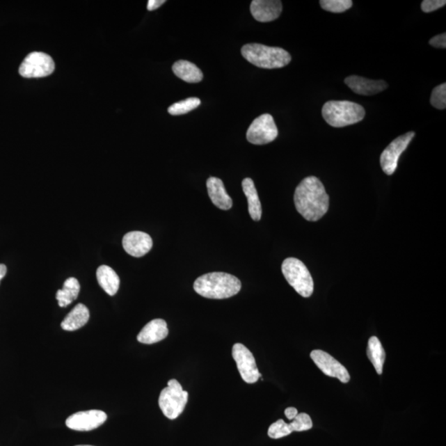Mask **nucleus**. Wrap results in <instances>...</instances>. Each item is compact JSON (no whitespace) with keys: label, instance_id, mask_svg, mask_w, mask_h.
I'll list each match as a JSON object with an SVG mask.
<instances>
[{"label":"nucleus","instance_id":"obj_1","mask_svg":"<svg viewBox=\"0 0 446 446\" xmlns=\"http://www.w3.org/2000/svg\"><path fill=\"white\" fill-rule=\"evenodd\" d=\"M294 205L309 222H316L324 217L329 209V196L321 180L315 176L302 180L295 189Z\"/></svg>","mask_w":446,"mask_h":446},{"label":"nucleus","instance_id":"obj_2","mask_svg":"<svg viewBox=\"0 0 446 446\" xmlns=\"http://www.w3.org/2000/svg\"><path fill=\"white\" fill-rule=\"evenodd\" d=\"M241 282L236 276L223 272H214L198 277L193 289L202 297L225 299L240 292Z\"/></svg>","mask_w":446,"mask_h":446},{"label":"nucleus","instance_id":"obj_3","mask_svg":"<svg viewBox=\"0 0 446 446\" xmlns=\"http://www.w3.org/2000/svg\"><path fill=\"white\" fill-rule=\"evenodd\" d=\"M241 54L250 63L263 69H279L290 63L292 57L282 48L272 47L259 43L243 46Z\"/></svg>","mask_w":446,"mask_h":446},{"label":"nucleus","instance_id":"obj_4","mask_svg":"<svg viewBox=\"0 0 446 446\" xmlns=\"http://www.w3.org/2000/svg\"><path fill=\"white\" fill-rule=\"evenodd\" d=\"M365 109L351 101H328L322 108V117L329 125L343 127L363 120Z\"/></svg>","mask_w":446,"mask_h":446},{"label":"nucleus","instance_id":"obj_5","mask_svg":"<svg viewBox=\"0 0 446 446\" xmlns=\"http://www.w3.org/2000/svg\"><path fill=\"white\" fill-rule=\"evenodd\" d=\"M282 272L296 292L304 298L311 297L314 289V282L310 272L301 260L287 258L282 264Z\"/></svg>","mask_w":446,"mask_h":446},{"label":"nucleus","instance_id":"obj_6","mask_svg":"<svg viewBox=\"0 0 446 446\" xmlns=\"http://www.w3.org/2000/svg\"><path fill=\"white\" fill-rule=\"evenodd\" d=\"M188 399V392L183 390L176 379H171L161 392L159 406L167 418L175 420L184 412Z\"/></svg>","mask_w":446,"mask_h":446},{"label":"nucleus","instance_id":"obj_7","mask_svg":"<svg viewBox=\"0 0 446 446\" xmlns=\"http://www.w3.org/2000/svg\"><path fill=\"white\" fill-rule=\"evenodd\" d=\"M279 132L271 114H262L255 118L247 130L246 138L254 145H266L277 138Z\"/></svg>","mask_w":446,"mask_h":446},{"label":"nucleus","instance_id":"obj_8","mask_svg":"<svg viewBox=\"0 0 446 446\" xmlns=\"http://www.w3.org/2000/svg\"><path fill=\"white\" fill-rule=\"evenodd\" d=\"M54 70V61L49 55L32 52L22 63L19 74L24 78H42L50 76Z\"/></svg>","mask_w":446,"mask_h":446},{"label":"nucleus","instance_id":"obj_9","mask_svg":"<svg viewBox=\"0 0 446 446\" xmlns=\"http://www.w3.org/2000/svg\"><path fill=\"white\" fill-rule=\"evenodd\" d=\"M232 357L235 360L241 377L247 383H255L262 378L255 357L244 344L237 343L232 347Z\"/></svg>","mask_w":446,"mask_h":446},{"label":"nucleus","instance_id":"obj_10","mask_svg":"<svg viewBox=\"0 0 446 446\" xmlns=\"http://www.w3.org/2000/svg\"><path fill=\"white\" fill-rule=\"evenodd\" d=\"M414 136L415 132H409L392 141L384 150L381 157V164L384 173L388 175L395 173L401 154L408 148Z\"/></svg>","mask_w":446,"mask_h":446},{"label":"nucleus","instance_id":"obj_11","mask_svg":"<svg viewBox=\"0 0 446 446\" xmlns=\"http://www.w3.org/2000/svg\"><path fill=\"white\" fill-rule=\"evenodd\" d=\"M108 416L103 411L90 410L74 413L65 421L70 429L78 431H90L102 426Z\"/></svg>","mask_w":446,"mask_h":446},{"label":"nucleus","instance_id":"obj_12","mask_svg":"<svg viewBox=\"0 0 446 446\" xmlns=\"http://www.w3.org/2000/svg\"><path fill=\"white\" fill-rule=\"evenodd\" d=\"M311 359L319 369L329 377L337 378L340 381L347 383L351 376L347 369L335 358L324 351L314 350L311 352Z\"/></svg>","mask_w":446,"mask_h":446},{"label":"nucleus","instance_id":"obj_13","mask_svg":"<svg viewBox=\"0 0 446 446\" xmlns=\"http://www.w3.org/2000/svg\"><path fill=\"white\" fill-rule=\"evenodd\" d=\"M152 246L151 236L143 232H130L122 238L123 248L128 255L134 257H143L152 250Z\"/></svg>","mask_w":446,"mask_h":446},{"label":"nucleus","instance_id":"obj_14","mask_svg":"<svg viewBox=\"0 0 446 446\" xmlns=\"http://www.w3.org/2000/svg\"><path fill=\"white\" fill-rule=\"evenodd\" d=\"M282 2L280 0H254L250 4V13L255 20L269 23L281 15Z\"/></svg>","mask_w":446,"mask_h":446},{"label":"nucleus","instance_id":"obj_15","mask_svg":"<svg viewBox=\"0 0 446 446\" xmlns=\"http://www.w3.org/2000/svg\"><path fill=\"white\" fill-rule=\"evenodd\" d=\"M344 83L357 95L370 96L385 90L388 83L383 81H373L357 76H351L344 79Z\"/></svg>","mask_w":446,"mask_h":446},{"label":"nucleus","instance_id":"obj_16","mask_svg":"<svg viewBox=\"0 0 446 446\" xmlns=\"http://www.w3.org/2000/svg\"><path fill=\"white\" fill-rule=\"evenodd\" d=\"M168 334L169 330L166 321L163 319H154L141 329L136 338L140 343L152 344L163 341L167 337Z\"/></svg>","mask_w":446,"mask_h":446},{"label":"nucleus","instance_id":"obj_17","mask_svg":"<svg viewBox=\"0 0 446 446\" xmlns=\"http://www.w3.org/2000/svg\"><path fill=\"white\" fill-rule=\"evenodd\" d=\"M207 193L213 204L222 210L232 209V200L225 189L222 180L210 177L207 180Z\"/></svg>","mask_w":446,"mask_h":446},{"label":"nucleus","instance_id":"obj_18","mask_svg":"<svg viewBox=\"0 0 446 446\" xmlns=\"http://www.w3.org/2000/svg\"><path fill=\"white\" fill-rule=\"evenodd\" d=\"M90 316L89 309L83 303H79L61 322V328L67 332L79 330L86 325L90 320Z\"/></svg>","mask_w":446,"mask_h":446},{"label":"nucleus","instance_id":"obj_19","mask_svg":"<svg viewBox=\"0 0 446 446\" xmlns=\"http://www.w3.org/2000/svg\"><path fill=\"white\" fill-rule=\"evenodd\" d=\"M242 189L247 198V201H248L250 216L251 218L258 222V221L262 218V207L253 180L250 178L243 180Z\"/></svg>","mask_w":446,"mask_h":446},{"label":"nucleus","instance_id":"obj_20","mask_svg":"<svg viewBox=\"0 0 446 446\" xmlns=\"http://www.w3.org/2000/svg\"><path fill=\"white\" fill-rule=\"evenodd\" d=\"M96 277L101 288L109 295L113 296L118 293L119 286H120V279L111 267L99 266L97 269Z\"/></svg>","mask_w":446,"mask_h":446},{"label":"nucleus","instance_id":"obj_21","mask_svg":"<svg viewBox=\"0 0 446 446\" xmlns=\"http://www.w3.org/2000/svg\"><path fill=\"white\" fill-rule=\"evenodd\" d=\"M172 70L176 77L187 83H198L204 78V74L201 70L187 61H176L172 66Z\"/></svg>","mask_w":446,"mask_h":446},{"label":"nucleus","instance_id":"obj_22","mask_svg":"<svg viewBox=\"0 0 446 446\" xmlns=\"http://www.w3.org/2000/svg\"><path fill=\"white\" fill-rule=\"evenodd\" d=\"M81 285L76 278L70 277L66 280L63 289L57 291L56 298L61 308H65L77 299Z\"/></svg>","mask_w":446,"mask_h":446},{"label":"nucleus","instance_id":"obj_23","mask_svg":"<svg viewBox=\"0 0 446 446\" xmlns=\"http://www.w3.org/2000/svg\"><path fill=\"white\" fill-rule=\"evenodd\" d=\"M367 356L377 374H382L386 354L381 341L376 337H370L369 340Z\"/></svg>","mask_w":446,"mask_h":446},{"label":"nucleus","instance_id":"obj_24","mask_svg":"<svg viewBox=\"0 0 446 446\" xmlns=\"http://www.w3.org/2000/svg\"><path fill=\"white\" fill-rule=\"evenodd\" d=\"M201 101L198 98H189L187 99L180 101V102L172 104L168 112L173 116H179V115L186 114L193 111L200 106Z\"/></svg>","mask_w":446,"mask_h":446},{"label":"nucleus","instance_id":"obj_25","mask_svg":"<svg viewBox=\"0 0 446 446\" xmlns=\"http://www.w3.org/2000/svg\"><path fill=\"white\" fill-rule=\"evenodd\" d=\"M321 7L330 13H344L353 6L351 0H321Z\"/></svg>","mask_w":446,"mask_h":446},{"label":"nucleus","instance_id":"obj_26","mask_svg":"<svg viewBox=\"0 0 446 446\" xmlns=\"http://www.w3.org/2000/svg\"><path fill=\"white\" fill-rule=\"evenodd\" d=\"M291 433L292 431H291L289 424L286 423L282 419L273 422L268 430V436L272 439H280Z\"/></svg>","mask_w":446,"mask_h":446},{"label":"nucleus","instance_id":"obj_27","mask_svg":"<svg viewBox=\"0 0 446 446\" xmlns=\"http://www.w3.org/2000/svg\"><path fill=\"white\" fill-rule=\"evenodd\" d=\"M291 431H305L312 429V421L307 413H298L297 416L289 423Z\"/></svg>","mask_w":446,"mask_h":446},{"label":"nucleus","instance_id":"obj_28","mask_svg":"<svg viewBox=\"0 0 446 446\" xmlns=\"http://www.w3.org/2000/svg\"><path fill=\"white\" fill-rule=\"evenodd\" d=\"M431 104L437 109H445L446 108V83L436 86L431 93Z\"/></svg>","mask_w":446,"mask_h":446},{"label":"nucleus","instance_id":"obj_29","mask_svg":"<svg viewBox=\"0 0 446 446\" xmlns=\"http://www.w3.org/2000/svg\"><path fill=\"white\" fill-rule=\"evenodd\" d=\"M445 4V0H424L422 10L424 13H431L444 7Z\"/></svg>","mask_w":446,"mask_h":446},{"label":"nucleus","instance_id":"obj_30","mask_svg":"<svg viewBox=\"0 0 446 446\" xmlns=\"http://www.w3.org/2000/svg\"><path fill=\"white\" fill-rule=\"evenodd\" d=\"M430 45L436 47V48H443V49H445L446 47V34L445 33L440 35H437V36L432 38L430 40Z\"/></svg>","mask_w":446,"mask_h":446},{"label":"nucleus","instance_id":"obj_31","mask_svg":"<svg viewBox=\"0 0 446 446\" xmlns=\"http://www.w3.org/2000/svg\"><path fill=\"white\" fill-rule=\"evenodd\" d=\"M165 3V0H149L148 3V10L149 11L156 10Z\"/></svg>","mask_w":446,"mask_h":446},{"label":"nucleus","instance_id":"obj_32","mask_svg":"<svg viewBox=\"0 0 446 446\" xmlns=\"http://www.w3.org/2000/svg\"><path fill=\"white\" fill-rule=\"evenodd\" d=\"M285 414L286 417L288 418L289 420L292 421L296 417V416H297L298 412V410L295 408H288L285 409Z\"/></svg>","mask_w":446,"mask_h":446},{"label":"nucleus","instance_id":"obj_33","mask_svg":"<svg viewBox=\"0 0 446 446\" xmlns=\"http://www.w3.org/2000/svg\"><path fill=\"white\" fill-rule=\"evenodd\" d=\"M7 267L6 264H0V281H1L4 276H6Z\"/></svg>","mask_w":446,"mask_h":446},{"label":"nucleus","instance_id":"obj_34","mask_svg":"<svg viewBox=\"0 0 446 446\" xmlns=\"http://www.w3.org/2000/svg\"><path fill=\"white\" fill-rule=\"evenodd\" d=\"M77 446H92V445H77Z\"/></svg>","mask_w":446,"mask_h":446}]
</instances>
